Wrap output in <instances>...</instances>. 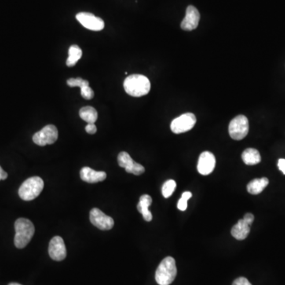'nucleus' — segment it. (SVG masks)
I'll use <instances>...</instances> for the list:
<instances>
[{
	"label": "nucleus",
	"instance_id": "obj_7",
	"mask_svg": "<svg viewBox=\"0 0 285 285\" xmlns=\"http://www.w3.org/2000/svg\"><path fill=\"white\" fill-rule=\"evenodd\" d=\"M58 139V130L53 125H48L33 136V141L38 146L54 144Z\"/></svg>",
	"mask_w": 285,
	"mask_h": 285
},
{
	"label": "nucleus",
	"instance_id": "obj_10",
	"mask_svg": "<svg viewBox=\"0 0 285 285\" xmlns=\"http://www.w3.org/2000/svg\"><path fill=\"white\" fill-rule=\"evenodd\" d=\"M76 19L85 28L92 31H100L105 27L104 21L91 13L80 12L77 14Z\"/></svg>",
	"mask_w": 285,
	"mask_h": 285
},
{
	"label": "nucleus",
	"instance_id": "obj_6",
	"mask_svg": "<svg viewBox=\"0 0 285 285\" xmlns=\"http://www.w3.org/2000/svg\"><path fill=\"white\" fill-rule=\"evenodd\" d=\"M197 118L192 113H186L173 120L170 124V129L175 134L186 133L196 125Z\"/></svg>",
	"mask_w": 285,
	"mask_h": 285
},
{
	"label": "nucleus",
	"instance_id": "obj_14",
	"mask_svg": "<svg viewBox=\"0 0 285 285\" xmlns=\"http://www.w3.org/2000/svg\"><path fill=\"white\" fill-rule=\"evenodd\" d=\"M200 19H201V15H200L198 10L195 7L188 6L186 9L185 17L181 23V29L186 31H192L195 30L198 28Z\"/></svg>",
	"mask_w": 285,
	"mask_h": 285
},
{
	"label": "nucleus",
	"instance_id": "obj_17",
	"mask_svg": "<svg viewBox=\"0 0 285 285\" xmlns=\"http://www.w3.org/2000/svg\"><path fill=\"white\" fill-rule=\"evenodd\" d=\"M151 203H152V199H151V197L145 194V195H142L140 197V202L137 205V210H138L139 213L143 215L144 220L147 222L152 220V214L148 209Z\"/></svg>",
	"mask_w": 285,
	"mask_h": 285
},
{
	"label": "nucleus",
	"instance_id": "obj_20",
	"mask_svg": "<svg viewBox=\"0 0 285 285\" xmlns=\"http://www.w3.org/2000/svg\"><path fill=\"white\" fill-rule=\"evenodd\" d=\"M82 56V49L76 45H71L68 50V58H67L66 64L67 67H73L76 64L77 62L80 60Z\"/></svg>",
	"mask_w": 285,
	"mask_h": 285
},
{
	"label": "nucleus",
	"instance_id": "obj_12",
	"mask_svg": "<svg viewBox=\"0 0 285 285\" xmlns=\"http://www.w3.org/2000/svg\"><path fill=\"white\" fill-rule=\"evenodd\" d=\"M49 254L54 261H60L65 259L67 256L64 241L60 236H55L49 242Z\"/></svg>",
	"mask_w": 285,
	"mask_h": 285
},
{
	"label": "nucleus",
	"instance_id": "obj_27",
	"mask_svg": "<svg viewBox=\"0 0 285 285\" xmlns=\"http://www.w3.org/2000/svg\"><path fill=\"white\" fill-rule=\"evenodd\" d=\"M8 173H7L6 171H4V169L0 166V181L6 180V179L8 178Z\"/></svg>",
	"mask_w": 285,
	"mask_h": 285
},
{
	"label": "nucleus",
	"instance_id": "obj_16",
	"mask_svg": "<svg viewBox=\"0 0 285 285\" xmlns=\"http://www.w3.org/2000/svg\"><path fill=\"white\" fill-rule=\"evenodd\" d=\"M80 177L82 181L88 183H97L104 181L107 178V173L104 171H96L91 168L85 166L80 170Z\"/></svg>",
	"mask_w": 285,
	"mask_h": 285
},
{
	"label": "nucleus",
	"instance_id": "obj_9",
	"mask_svg": "<svg viewBox=\"0 0 285 285\" xmlns=\"http://www.w3.org/2000/svg\"><path fill=\"white\" fill-rule=\"evenodd\" d=\"M254 216L251 213H246L242 220L234 226L231 229V235L237 240H243L248 236L250 231V225L253 224Z\"/></svg>",
	"mask_w": 285,
	"mask_h": 285
},
{
	"label": "nucleus",
	"instance_id": "obj_21",
	"mask_svg": "<svg viewBox=\"0 0 285 285\" xmlns=\"http://www.w3.org/2000/svg\"><path fill=\"white\" fill-rule=\"evenodd\" d=\"M79 117L88 124H94L98 120L97 110L92 107H82L79 110Z\"/></svg>",
	"mask_w": 285,
	"mask_h": 285
},
{
	"label": "nucleus",
	"instance_id": "obj_11",
	"mask_svg": "<svg viewBox=\"0 0 285 285\" xmlns=\"http://www.w3.org/2000/svg\"><path fill=\"white\" fill-rule=\"evenodd\" d=\"M118 164L121 167L125 168L127 173H133L135 175H140L145 171V168L140 163L135 162L131 158L129 153L122 151L118 157Z\"/></svg>",
	"mask_w": 285,
	"mask_h": 285
},
{
	"label": "nucleus",
	"instance_id": "obj_2",
	"mask_svg": "<svg viewBox=\"0 0 285 285\" xmlns=\"http://www.w3.org/2000/svg\"><path fill=\"white\" fill-rule=\"evenodd\" d=\"M15 245L19 249H23L29 244L35 232L34 225L30 220L19 218L15 221Z\"/></svg>",
	"mask_w": 285,
	"mask_h": 285
},
{
	"label": "nucleus",
	"instance_id": "obj_5",
	"mask_svg": "<svg viewBox=\"0 0 285 285\" xmlns=\"http://www.w3.org/2000/svg\"><path fill=\"white\" fill-rule=\"evenodd\" d=\"M249 133V121L244 115L237 116L230 122L229 134L235 140L244 139Z\"/></svg>",
	"mask_w": 285,
	"mask_h": 285
},
{
	"label": "nucleus",
	"instance_id": "obj_23",
	"mask_svg": "<svg viewBox=\"0 0 285 285\" xmlns=\"http://www.w3.org/2000/svg\"><path fill=\"white\" fill-rule=\"evenodd\" d=\"M192 198V193L191 192H184L181 196V199L179 200L178 203H177V209L181 211H185L187 209V202L188 200Z\"/></svg>",
	"mask_w": 285,
	"mask_h": 285
},
{
	"label": "nucleus",
	"instance_id": "obj_19",
	"mask_svg": "<svg viewBox=\"0 0 285 285\" xmlns=\"http://www.w3.org/2000/svg\"><path fill=\"white\" fill-rule=\"evenodd\" d=\"M268 184V179L267 177L253 179L247 184V191L253 195L261 194L264 188Z\"/></svg>",
	"mask_w": 285,
	"mask_h": 285
},
{
	"label": "nucleus",
	"instance_id": "obj_28",
	"mask_svg": "<svg viewBox=\"0 0 285 285\" xmlns=\"http://www.w3.org/2000/svg\"><path fill=\"white\" fill-rule=\"evenodd\" d=\"M8 285H22V284H20V283H9V284Z\"/></svg>",
	"mask_w": 285,
	"mask_h": 285
},
{
	"label": "nucleus",
	"instance_id": "obj_3",
	"mask_svg": "<svg viewBox=\"0 0 285 285\" xmlns=\"http://www.w3.org/2000/svg\"><path fill=\"white\" fill-rule=\"evenodd\" d=\"M177 276L175 260L166 257L161 261L155 272V280L159 285H170Z\"/></svg>",
	"mask_w": 285,
	"mask_h": 285
},
{
	"label": "nucleus",
	"instance_id": "obj_22",
	"mask_svg": "<svg viewBox=\"0 0 285 285\" xmlns=\"http://www.w3.org/2000/svg\"><path fill=\"white\" fill-rule=\"evenodd\" d=\"M176 188V182L173 180H168L163 184L162 188V194L165 198H170Z\"/></svg>",
	"mask_w": 285,
	"mask_h": 285
},
{
	"label": "nucleus",
	"instance_id": "obj_8",
	"mask_svg": "<svg viewBox=\"0 0 285 285\" xmlns=\"http://www.w3.org/2000/svg\"><path fill=\"white\" fill-rule=\"evenodd\" d=\"M89 220L96 228L102 231H109L114 226V219L107 216L100 209L93 208L89 213Z\"/></svg>",
	"mask_w": 285,
	"mask_h": 285
},
{
	"label": "nucleus",
	"instance_id": "obj_4",
	"mask_svg": "<svg viewBox=\"0 0 285 285\" xmlns=\"http://www.w3.org/2000/svg\"><path fill=\"white\" fill-rule=\"evenodd\" d=\"M44 186L45 184L41 177L38 176L30 177L26 180L19 188V197L23 201L30 202L39 196L43 190Z\"/></svg>",
	"mask_w": 285,
	"mask_h": 285
},
{
	"label": "nucleus",
	"instance_id": "obj_15",
	"mask_svg": "<svg viewBox=\"0 0 285 285\" xmlns=\"http://www.w3.org/2000/svg\"><path fill=\"white\" fill-rule=\"evenodd\" d=\"M67 84L71 87L78 86L80 87L81 95L84 99L90 100L94 96V92L89 86V82L82 78H69L67 79Z\"/></svg>",
	"mask_w": 285,
	"mask_h": 285
},
{
	"label": "nucleus",
	"instance_id": "obj_18",
	"mask_svg": "<svg viewBox=\"0 0 285 285\" xmlns=\"http://www.w3.org/2000/svg\"><path fill=\"white\" fill-rule=\"evenodd\" d=\"M242 158L245 164L250 166L258 164L261 161L259 151L254 148H247L242 153Z\"/></svg>",
	"mask_w": 285,
	"mask_h": 285
},
{
	"label": "nucleus",
	"instance_id": "obj_1",
	"mask_svg": "<svg viewBox=\"0 0 285 285\" xmlns=\"http://www.w3.org/2000/svg\"><path fill=\"white\" fill-rule=\"evenodd\" d=\"M125 92L133 97H142L149 93L151 82L143 75H132L127 77L124 82Z\"/></svg>",
	"mask_w": 285,
	"mask_h": 285
},
{
	"label": "nucleus",
	"instance_id": "obj_24",
	"mask_svg": "<svg viewBox=\"0 0 285 285\" xmlns=\"http://www.w3.org/2000/svg\"><path fill=\"white\" fill-rule=\"evenodd\" d=\"M232 285H252L250 282L245 277H239L235 279Z\"/></svg>",
	"mask_w": 285,
	"mask_h": 285
},
{
	"label": "nucleus",
	"instance_id": "obj_25",
	"mask_svg": "<svg viewBox=\"0 0 285 285\" xmlns=\"http://www.w3.org/2000/svg\"><path fill=\"white\" fill-rule=\"evenodd\" d=\"M85 129H86V133H89V134H95L97 132V127L94 124H88Z\"/></svg>",
	"mask_w": 285,
	"mask_h": 285
},
{
	"label": "nucleus",
	"instance_id": "obj_13",
	"mask_svg": "<svg viewBox=\"0 0 285 285\" xmlns=\"http://www.w3.org/2000/svg\"><path fill=\"white\" fill-rule=\"evenodd\" d=\"M216 162V158L213 153L204 151L200 155L198 160V172L202 175H209L214 170Z\"/></svg>",
	"mask_w": 285,
	"mask_h": 285
},
{
	"label": "nucleus",
	"instance_id": "obj_26",
	"mask_svg": "<svg viewBox=\"0 0 285 285\" xmlns=\"http://www.w3.org/2000/svg\"><path fill=\"white\" fill-rule=\"evenodd\" d=\"M278 168L285 175V159L279 158V161H278Z\"/></svg>",
	"mask_w": 285,
	"mask_h": 285
}]
</instances>
